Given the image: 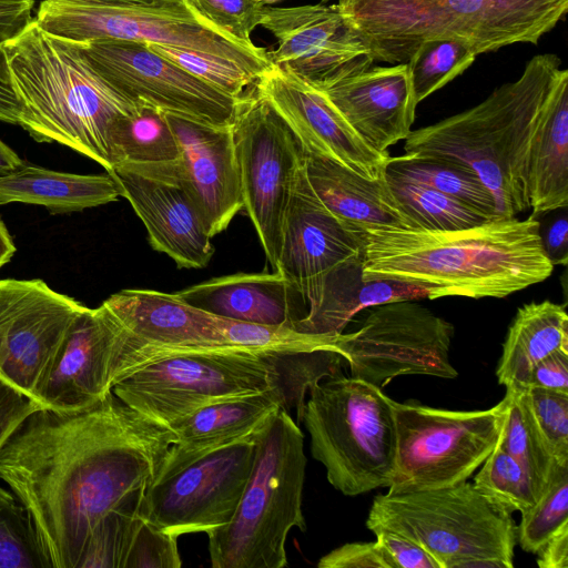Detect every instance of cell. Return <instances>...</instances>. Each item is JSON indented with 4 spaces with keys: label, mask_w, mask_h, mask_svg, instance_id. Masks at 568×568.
I'll use <instances>...</instances> for the list:
<instances>
[{
    "label": "cell",
    "mask_w": 568,
    "mask_h": 568,
    "mask_svg": "<svg viewBox=\"0 0 568 568\" xmlns=\"http://www.w3.org/2000/svg\"><path fill=\"white\" fill-rule=\"evenodd\" d=\"M175 439L112 392L78 412L30 414L0 449V480L26 509L44 568H77L106 515L140 513Z\"/></svg>",
    "instance_id": "6da1fadb"
},
{
    "label": "cell",
    "mask_w": 568,
    "mask_h": 568,
    "mask_svg": "<svg viewBox=\"0 0 568 568\" xmlns=\"http://www.w3.org/2000/svg\"><path fill=\"white\" fill-rule=\"evenodd\" d=\"M357 232L365 278L420 285L428 288L429 300L503 298L545 281L554 271L540 223L532 215L454 231L382 226Z\"/></svg>",
    "instance_id": "7a4b0ae2"
},
{
    "label": "cell",
    "mask_w": 568,
    "mask_h": 568,
    "mask_svg": "<svg viewBox=\"0 0 568 568\" xmlns=\"http://www.w3.org/2000/svg\"><path fill=\"white\" fill-rule=\"evenodd\" d=\"M561 69L556 54L535 55L518 79L496 88L479 104L410 131L405 153L437 156L471 170L491 193L498 215L516 217L529 209L526 178L531 135Z\"/></svg>",
    "instance_id": "3957f363"
},
{
    "label": "cell",
    "mask_w": 568,
    "mask_h": 568,
    "mask_svg": "<svg viewBox=\"0 0 568 568\" xmlns=\"http://www.w3.org/2000/svg\"><path fill=\"white\" fill-rule=\"evenodd\" d=\"M37 142H58L112 170L109 131L138 105L112 88L77 42L42 30L34 19L1 44Z\"/></svg>",
    "instance_id": "277c9868"
},
{
    "label": "cell",
    "mask_w": 568,
    "mask_h": 568,
    "mask_svg": "<svg viewBox=\"0 0 568 568\" xmlns=\"http://www.w3.org/2000/svg\"><path fill=\"white\" fill-rule=\"evenodd\" d=\"M374 62L405 63L429 40H455L476 55L537 44L565 17L568 0H338Z\"/></svg>",
    "instance_id": "5b68a950"
},
{
    "label": "cell",
    "mask_w": 568,
    "mask_h": 568,
    "mask_svg": "<svg viewBox=\"0 0 568 568\" xmlns=\"http://www.w3.org/2000/svg\"><path fill=\"white\" fill-rule=\"evenodd\" d=\"M255 442L254 464L233 518L206 534L213 568L286 567L290 530L307 529L302 511L307 459L298 424L280 408Z\"/></svg>",
    "instance_id": "8992f818"
},
{
    "label": "cell",
    "mask_w": 568,
    "mask_h": 568,
    "mask_svg": "<svg viewBox=\"0 0 568 568\" xmlns=\"http://www.w3.org/2000/svg\"><path fill=\"white\" fill-rule=\"evenodd\" d=\"M366 527L410 538L439 568L514 566L517 526L511 514L467 480L439 489L377 495Z\"/></svg>",
    "instance_id": "52a82bcc"
},
{
    "label": "cell",
    "mask_w": 568,
    "mask_h": 568,
    "mask_svg": "<svg viewBox=\"0 0 568 568\" xmlns=\"http://www.w3.org/2000/svg\"><path fill=\"white\" fill-rule=\"evenodd\" d=\"M308 394L302 422L328 483L346 496L387 488L396 458L394 400L344 375L320 382Z\"/></svg>",
    "instance_id": "ba28073f"
},
{
    "label": "cell",
    "mask_w": 568,
    "mask_h": 568,
    "mask_svg": "<svg viewBox=\"0 0 568 568\" xmlns=\"http://www.w3.org/2000/svg\"><path fill=\"white\" fill-rule=\"evenodd\" d=\"M272 387V367L260 353L213 344L181 348L142 365L116 382L112 393L171 428L204 406Z\"/></svg>",
    "instance_id": "9c48e42d"
},
{
    "label": "cell",
    "mask_w": 568,
    "mask_h": 568,
    "mask_svg": "<svg viewBox=\"0 0 568 568\" xmlns=\"http://www.w3.org/2000/svg\"><path fill=\"white\" fill-rule=\"evenodd\" d=\"M34 20L45 32L78 43L119 39L195 50L231 61L255 79L273 65L266 49L213 27L186 3L152 8L43 0Z\"/></svg>",
    "instance_id": "30bf717a"
},
{
    "label": "cell",
    "mask_w": 568,
    "mask_h": 568,
    "mask_svg": "<svg viewBox=\"0 0 568 568\" xmlns=\"http://www.w3.org/2000/svg\"><path fill=\"white\" fill-rule=\"evenodd\" d=\"M505 399L483 410H449L394 400L395 468L389 494L466 481L495 448Z\"/></svg>",
    "instance_id": "8fae6325"
},
{
    "label": "cell",
    "mask_w": 568,
    "mask_h": 568,
    "mask_svg": "<svg viewBox=\"0 0 568 568\" xmlns=\"http://www.w3.org/2000/svg\"><path fill=\"white\" fill-rule=\"evenodd\" d=\"M231 124L243 210L275 271L284 217L304 152L290 128L254 85L240 97Z\"/></svg>",
    "instance_id": "7c38bea8"
},
{
    "label": "cell",
    "mask_w": 568,
    "mask_h": 568,
    "mask_svg": "<svg viewBox=\"0 0 568 568\" xmlns=\"http://www.w3.org/2000/svg\"><path fill=\"white\" fill-rule=\"evenodd\" d=\"M454 325L414 301L372 307L362 326L339 334L334 349L351 376L383 388L402 375L455 378L449 361Z\"/></svg>",
    "instance_id": "4fadbf2b"
},
{
    "label": "cell",
    "mask_w": 568,
    "mask_h": 568,
    "mask_svg": "<svg viewBox=\"0 0 568 568\" xmlns=\"http://www.w3.org/2000/svg\"><path fill=\"white\" fill-rule=\"evenodd\" d=\"M78 44L94 70L135 105L212 125L232 123L240 98L191 74L145 42L98 39Z\"/></svg>",
    "instance_id": "5bb4252c"
},
{
    "label": "cell",
    "mask_w": 568,
    "mask_h": 568,
    "mask_svg": "<svg viewBox=\"0 0 568 568\" xmlns=\"http://www.w3.org/2000/svg\"><path fill=\"white\" fill-rule=\"evenodd\" d=\"M256 455L255 436L190 464L146 490L140 515L176 537L210 532L231 521Z\"/></svg>",
    "instance_id": "9a60e30c"
},
{
    "label": "cell",
    "mask_w": 568,
    "mask_h": 568,
    "mask_svg": "<svg viewBox=\"0 0 568 568\" xmlns=\"http://www.w3.org/2000/svg\"><path fill=\"white\" fill-rule=\"evenodd\" d=\"M84 307L41 280H0V379L34 402L39 382Z\"/></svg>",
    "instance_id": "2e32d148"
},
{
    "label": "cell",
    "mask_w": 568,
    "mask_h": 568,
    "mask_svg": "<svg viewBox=\"0 0 568 568\" xmlns=\"http://www.w3.org/2000/svg\"><path fill=\"white\" fill-rule=\"evenodd\" d=\"M260 26L277 41L268 52L280 65L313 87L373 65L369 47L338 6L265 7Z\"/></svg>",
    "instance_id": "e0dca14e"
},
{
    "label": "cell",
    "mask_w": 568,
    "mask_h": 568,
    "mask_svg": "<svg viewBox=\"0 0 568 568\" xmlns=\"http://www.w3.org/2000/svg\"><path fill=\"white\" fill-rule=\"evenodd\" d=\"M144 224L153 250L180 268L205 267L214 246L179 162L155 166L118 165L108 172Z\"/></svg>",
    "instance_id": "ac0fdd59"
},
{
    "label": "cell",
    "mask_w": 568,
    "mask_h": 568,
    "mask_svg": "<svg viewBox=\"0 0 568 568\" xmlns=\"http://www.w3.org/2000/svg\"><path fill=\"white\" fill-rule=\"evenodd\" d=\"M103 304L124 328L112 387L135 368L176 349L226 344L221 317L185 303L175 293L125 288Z\"/></svg>",
    "instance_id": "d6986e66"
},
{
    "label": "cell",
    "mask_w": 568,
    "mask_h": 568,
    "mask_svg": "<svg viewBox=\"0 0 568 568\" xmlns=\"http://www.w3.org/2000/svg\"><path fill=\"white\" fill-rule=\"evenodd\" d=\"M123 339L124 328L103 303L85 306L39 382L34 402L42 409L72 413L103 400L112 392Z\"/></svg>",
    "instance_id": "ffe728a7"
},
{
    "label": "cell",
    "mask_w": 568,
    "mask_h": 568,
    "mask_svg": "<svg viewBox=\"0 0 568 568\" xmlns=\"http://www.w3.org/2000/svg\"><path fill=\"white\" fill-rule=\"evenodd\" d=\"M362 257L359 232L344 225L322 204L307 181L303 162L286 209L274 272L296 288L308 311L318 302L326 277Z\"/></svg>",
    "instance_id": "44dd1931"
},
{
    "label": "cell",
    "mask_w": 568,
    "mask_h": 568,
    "mask_svg": "<svg viewBox=\"0 0 568 568\" xmlns=\"http://www.w3.org/2000/svg\"><path fill=\"white\" fill-rule=\"evenodd\" d=\"M253 85L290 128L304 154L329 159L367 179L384 175L389 153L368 146L313 85L275 64Z\"/></svg>",
    "instance_id": "7402d4cb"
},
{
    "label": "cell",
    "mask_w": 568,
    "mask_h": 568,
    "mask_svg": "<svg viewBox=\"0 0 568 568\" xmlns=\"http://www.w3.org/2000/svg\"><path fill=\"white\" fill-rule=\"evenodd\" d=\"M178 139L181 176L193 196L210 237L227 229L243 210L232 124L212 125L164 112Z\"/></svg>",
    "instance_id": "603a6c76"
},
{
    "label": "cell",
    "mask_w": 568,
    "mask_h": 568,
    "mask_svg": "<svg viewBox=\"0 0 568 568\" xmlns=\"http://www.w3.org/2000/svg\"><path fill=\"white\" fill-rule=\"evenodd\" d=\"M373 150L387 149L412 131L417 100L407 63L369 67L314 87Z\"/></svg>",
    "instance_id": "cb8c5ba5"
},
{
    "label": "cell",
    "mask_w": 568,
    "mask_h": 568,
    "mask_svg": "<svg viewBox=\"0 0 568 568\" xmlns=\"http://www.w3.org/2000/svg\"><path fill=\"white\" fill-rule=\"evenodd\" d=\"M280 408H283L282 396L274 387L200 408L171 427L176 439L170 446L155 481L215 450L252 439Z\"/></svg>",
    "instance_id": "d4e9b609"
},
{
    "label": "cell",
    "mask_w": 568,
    "mask_h": 568,
    "mask_svg": "<svg viewBox=\"0 0 568 568\" xmlns=\"http://www.w3.org/2000/svg\"><path fill=\"white\" fill-rule=\"evenodd\" d=\"M175 294L212 315L253 324L293 326L307 313L301 294L277 272L214 277Z\"/></svg>",
    "instance_id": "484cf974"
},
{
    "label": "cell",
    "mask_w": 568,
    "mask_h": 568,
    "mask_svg": "<svg viewBox=\"0 0 568 568\" xmlns=\"http://www.w3.org/2000/svg\"><path fill=\"white\" fill-rule=\"evenodd\" d=\"M304 156L305 173L313 192L344 225L354 231L409 227L385 175L372 180L329 159Z\"/></svg>",
    "instance_id": "4316f807"
},
{
    "label": "cell",
    "mask_w": 568,
    "mask_h": 568,
    "mask_svg": "<svg viewBox=\"0 0 568 568\" xmlns=\"http://www.w3.org/2000/svg\"><path fill=\"white\" fill-rule=\"evenodd\" d=\"M526 187L532 216L568 204V70L551 84L528 152Z\"/></svg>",
    "instance_id": "83f0119b"
},
{
    "label": "cell",
    "mask_w": 568,
    "mask_h": 568,
    "mask_svg": "<svg viewBox=\"0 0 568 568\" xmlns=\"http://www.w3.org/2000/svg\"><path fill=\"white\" fill-rule=\"evenodd\" d=\"M428 296V288L420 285L365 278L363 258H357L339 266L326 277L318 302L292 327L305 334L336 337L364 308Z\"/></svg>",
    "instance_id": "f1b7e54d"
},
{
    "label": "cell",
    "mask_w": 568,
    "mask_h": 568,
    "mask_svg": "<svg viewBox=\"0 0 568 568\" xmlns=\"http://www.w3.org/2000/svg\"><path fill=\"white\" fill-rule=\"evenodd\" d=\"M120 196V189L109 173L59 172L23 162L0 175V205L36 204L59 214L100 206Z\"/></svg>",
    "instance_id": "f546056e"
},
{
    "label": "cell",
    "mask_w": 568,
    "mask_h": 568,
    "mask_svg": "<svg viewBox=\"0 0 568 568\" xmlns=\"http://www.w3.org/2000/svg\"><path fill=\"white\" fill-rule=\"evenodd\" d=\"M556 351H568L564 305L531 302L518 308L503 345L496 375L506 387H524L534 365Z\"/></svg>",
    "instance_id": "4dcf8cb0"
},
{
    "label": "cell",
    "mask_w": 568,
    "mask_h": 568,
    "mask_svg": "<svg viewBox=\"0 0 568 568\" xmlns=\"http://www.w3.org/2000/svg\"><path fill=\"white\" fill-rule=\"evenodd\" d=\"M112 169L118 165L155 166L181 159L178 139L164 111L138 106L118 118L109 131Z\"/></svg>",
    "instance_id": "1f68e13d"
},
{
    "label": "cell",
    "mask_w": 568,
    "mask_h": 568,
    "mask_svg": "<svg viewBox=\"0 0 568 568\" xmlns=\"http://www.w3.org/2000/svg\"><path fill=\"white\" fill-rule=\"evenodd\" d=\"M384 172L457 199L491 219H503L497 213L491 193L480 179L471 170L453 161L414 153L389 155Z\"/></svg>",
    "instance_id": "d6a6232c"
},
{
    "label": "cell",
    "mask_w": 568,
    "mask_h": 568,
    "mask_svg": "<svg viewBox=\"0 0 568 568\" xmlns=\"http://www.w3.org/2000/svg\"><path fill=\"white\" fill-rule=\"evenodd\" d=\"M390 192L409 227L454 231L495 220L479 210L434 189L403 181L384 172Z\"/></svg>",
    "instance_id": "836d02e7"
},
{
    "label": "cell",
    "mask_w": 568,
    "mask_h": 568,
    "mask_svg": "<svg viewBox=\"0 0 568 568\" xmlns=\"http://www.w3.org/2000/svg\"><path fill=\"white\" fill-rule=\"evenodd\" d=\"M506 388L504 420L496 446L523 465L531 477L538 498L556 459L536 425L524 387Z\"/></svg>",
    "instance_id": "e575fe53"
},
{
    "label": "cell",
    "mask_w": 568,
    "mask_h": 568,
    "mask_svg": "<svg viewBox=\"0 0 568 568\" xmlns=\"http://www.w3.org/2000/svg\"><path fill=\"white\" fill-rule=\"evenodd\" d=\"M262 357L272 367L273 387L281 394L283 409H295L302 423L306 393L320 382L343 375V358L332 349L265 352Z\"/></svg>",
    "instance_id": "d590c367"
},
{
    "label": "cell",
    "mask_w": 568,
    "mask_h": 568,
    "mask_svg": "<svg viewBox=\"0 0 568 568\" xmlns=\"http://www.w3.org/2000/svg\"><path fill=\"white\" fill-rule=\"evenodd\" d=\"M568 524V462L555 460L535 505L521 513L516 527L520 547L537 554L545 542Z\"/></svg>",
    "instance_id": "8d00e7d4"
},
{
    "label": "cell",
    "mask_w": 568,
    "mask_h": 568,
    "mask_svg": "<svg viewBox=\"0 0 568 568\" xmlns=\"http://www.w3.org/2000/svg\"><path fill=\"white\" fill-rule=\"evenodd\" d=\"M477 55L455 40H429L420 43L406 61L417 103L464 73Z\"/></svg>",
    "instance_id": "74e56055"
},
{
    "label": "cell",
    "mask_w": 568,
    "mask_h": 568,
    "mask_svg": "<svg viewBox=\"0 0 568 568\" xmlns=\"http://www.w3.org/2000/svg\"><path fill=\"white\" fill-rule=\"evenodd\" d=\"M474 478V486L508 513L531 508L537 494L527 470L508 453L495 446Z\"/></svg>",
    "instance_id": "f35d334b"
},
{
    "label": "cell",
    "mask_w": 568,
    "mask_h": 568,
    "mask_svg": "<svg viewBox=\"0 0 568 568\" xmlns=\"http://www.w3.org/2000/svg\"><path fill=\"white\" fill-rule=\"evenodd\" d=\"M224 342L256 353L334 349L336 337L311 335L290 325H263L221 317ZM336 352V351H335Z\"/></svg>",
    "instance_id": "ab89813d"
},
{
    "label": "cell",
    "mask_w": 568,
    "mask_h": 568,
    "mask_svg": "<svg viewBox=\"0 0 568 568\" xmlns=\"http://www.w3.org/2000/svg\"><path fill=\"white\" fill-rule=\"evenodd\" d=\"M143 517L136 510L106 515L89 537L77 568H124Z\"/></svg>",
    "instance_id": "60d3db41"
},
{
    "label": "cell",
    "mask_w": 568,
    "mask_h": 568,
    "mask_svg": "<svg viewBox=\"0 0 568 568\" xmlns=\"http://www.w3.org/2000/svg\"><path fill=\"white\" fill-rule=\"evenodd\" d=\"M0 568H44L30 518L0 485Z\"/></svg>",
    "instance_id": "b9f144b4"
},
{
    "label": "cell",
    "mask_w": 568,
    "mask_h": 568,
    "mask_svg": "<svg viewBox=\"0 0 568 568\" xmlns=\"http://www.w3.org/2000/svg\"><path fill=\"white\" fill-rule=\"evenodd\" d=\"M146 44L191 74L236 98L256 80L235 63L211 54L169 44Z\"/></svg>",
    "instance_id": "7bdbcfd3"
},
{
    "label": "cell",
    "mask_w": 568,
    "mask_h": 568,
    "mask_svg": "<svg viewBox=\"0 0 568 568\" xmlns=\"http://www.w3.org/2000/svg\"><path fill=\"white\" fill-rule=\"evenodd\" d=\"M536 425L552 457L568 462V393L524 387Z\"/></svg>",
    "instance_id": "ee69618b"
},
{
    "label": "cell",
    "mask_w": 568,
    "mask_h": 568,
    "mask_svg": "<svg viewBox=\"0 0 568 568\" xmlns=\"http://www.w3.org/2000/svg\"><path fill=\"white\" fill-rule=\"evenodd\" d=\"M193 13L236 39L251 42L266 7L261 0H184Z\"/></svg>",
    "instance_id": "f6af8a7d"
},
{
    "label": "cell",
    "mask_w": 568,
    "mask_h": 568,
    "mask_svg": "<svg viewBox=\"0 0 568 568\" xmlns=\"http://www.w3.org/2000/svg\"><path fill=\"white\" fill-rule=\"evenodd\" d=\"M178 538L143 518L125 560L124 568H180Z\"/></svg>",
    "instance_id": "bcb514c9"
},
{
    "label": "cell",
    "mask_w": 568,
    "mask_h": 568,
    "mask_svg": "<svg viewBox=\"0 0 568 568\" xmlns=\"http://www.w3.org/2000/svg\"><path fill=\"white\" fill-rule=\"evenodd\" d=\"M320 568H393L378 542H347L325 556L317 562Z\"/></svg>",
    "instance_id": "7dc6e473"
},
{
    "label": "cell",
    "mask_w": 568,
    "mask_h": 568,
    "mask_svg": "<svg viewBox=\"0 0 568 568\" xmlns=\"http://www.w3.org/2000/svg\"><path fill=\"white\" fill-rule=\"evenodd\" d=\"M373 532L393 568H439L437 561L410 538L386 529Z\"/></svg>",
    "instance_id": "c3c4849f"
},
{
    "label": "cell",
    "mask_w": 568,
    "mask_h": 568,
    "mask_svg": "<svg viewBox=\"0 0 568 568\" xmlns=\"http://www.w3.org/2000/svg\"><path fill=\"white\" fill-rule=\"evenodd\" d=\"M42 407L0 379V449L32 413Z\"/></svg>",
    "instance_id": "681fc988"
},
{
    "label": "cell",
    "mask_w": 568,
    "mask_h": 568,
    "mask_svg": "<svg viewBox=\"0 0 568 568\" xmlns=\"http://www.w3.org/2000/svg\"><path fill=\"white\" fill-rule=\"evenodd\" d=\"M524 387L568 393V351H556L534 365Z\"/></svg>",
    "instance_id": "f907efd6"
},
{
    "label": "cell",
    "mask_w": 568,
    "mask_h": 568,
    "mask_svg": "<svg viewBox=\"0 0 568 568\" xmlns=\"http://www.w3.org/2000/svg\"><path fill=\"white\" fill-rule=\"evenodd\" d=\"M24 105L16 90L9 63L0 45V121L22 126Z\"/></svg>",
    "instance_id": "816d5d0a"
},
{
    "label": "cell",
    "mask_w": 568,
    "mask_h": 568,
    "mask_svg": "<svg viewBox=\"0 0 568 568\" xmlns=\"http://www.w3.org/2000/svg\"><path fill=\"white\" fill-rule=\"evenodd\" d=\"M33 7L34 0H0V45L31 22Z\"/></svg>",
    "instance_id": "f5cc1de1"
},
{
    "label": "cell",
    "mask_w": 568,
    "mask_h": 568,
    "mask_svg": "<svg viewBox=\"0 0 568 568\" xmlns=\"http://www.w3.org/2000/svg\"><path fill=\"white\" fill-rule=\"evenodd\" d=\"M544 251L555 265H566L568 262V222L564 214L549 223L545 230L540 229Z\"/></svg>",
    "instance_id": "db71d44e"
},
{
    "label": "cell",
    "mask_w": 568,
    "mask_h": 568,
    "mask_svg": "<svg viewBox=\"0 0 568 568\" xmlns=\"http://www.w3.org/2000/svg\"><path fill=\"white\" fill-rule=\"evenodd\" d=\"M537 554V565L540 568H567L568 524L552 535Z\"/></svg>",
    "instance_id": "11a10c76"
},
{
    "label": "cell",
    "mask_w": 568,
    "mask_h": 568,
    "mask_svg": "<svg viewBox=\"0 0 568 568\" xmlns=\"http://www.w3.org/2000/svg\"><path fill=\"white\" fill-rule=\"evenodd\" d=\"M92 3L139 6L152 8H175L185 4L184 0H71Z\"/></svg>",
    "instance_id": "9f6ffc18"
},
{
    "label": "cell",
    "mask_w": 568,
    "mask_h": 568,
    "mask_svg": "<svg viewBox=\"0 0 568 568\" xmlns=\"http://www.w3.org/2000/svg\"><path fill=\"white\" fill-rule=\"evenodd\" d=\"M16 250L7 226L0 220V268L11 261Z\"/></svg>",
    "instance_id": "6f0895ef"
},
{
    "label": "cell",
    "mask_w": 568,
    "mask_h": 568,
    "mask_svg": "<svg viewBox=\"0 0 568 568\" xmlns=\"http://www.w3.org/2000/svg\"><path fill=\"white\" fill-rule=\"evenodd\" d=\"M22 163L23 161L19 155L0 140V175L14 170Z\"/></svg>",
    "instance_id": "680465c9"
},
{
    "label": "cell",
    "mask_w": 568,
    "mask_h": 568,
    "mask_svg": "<svg viewBox=\"0 0 568 568\" xmlns=\"http://www.w3.org/2000/svg\"><path fill=\"white\" fill-rule=\"evenodd\" d=\"M261 1L266 4V3H270V2H274L276 0H261Z\"/></svg>",
    "instance_id": "91938a15"
},
{
    "label": "cell",
    "mask_w": 568,
    "mask_h": 568,
    "mask_svg": "<svg viewBox=\"0 0 568 568\" xmlns=\"http://www.w3.org/2000/svg\"><path fill=\"white\" fill-rule=\"evenodd\" d=\"M326 1H328V0H322V3L326 2Z\"/></svg>",
    "instance_id": "94428289"
}]
</instances>
